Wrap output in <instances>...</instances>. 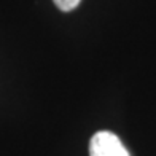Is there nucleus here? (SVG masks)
<instances>
[{
    "mask_svg": "<svg viewBox=\"0 0 156 156\" xmlns=\"http://www.w3.org/2000/svg\"><path fill=\"white\" fill-rule=\"evenodd\" d=\"M53 2L61 11H72L80 5L81 0H53Z\"/></svg>",
    "mask_w": 156,
    "mask_h": 156,
    "instance_id": "nucleus-2",
    "label": "nucleus"
},
{
    "mask_svg": "<svg viewBox=\"0 0 156 156\" xmlns=\"http://www.w3.org/2000/svg\"><path fill=\"white\" fill-rule=\"evenodd\" d=\"M89 156H131V154L116 134L110 131H99L91 137Z\"/></svg>",
    "mask_w": 156,
    "mask_h": 156,
    "instance_id": "nucleus-1",
    "label": "nucleus"
}]
</instances>
